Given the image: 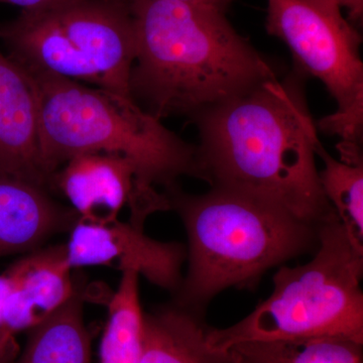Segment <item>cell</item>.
<instances>
[{
    "instance_id": "7a4b0ae2",
    "label": "cell",
    "mask_w": 363,
    "mask_h": 363,
    "mask_svg": "<svg viewBox=\"0 0 363 363\" xmlns=\"http://www.w3.org/2000/svg\"><path fill=\"white\" fill-rule=\"evenodd\" d=\"M136 52L133 100L157 118H189L274 77L225 13L185 2L130 0Z\"/></svg>"
},
{
    "instance_id": "ba28073f",
    "label": "cell",
    "mask_w": 363,
    "mask_h": 363,
    "mask_svg": "<svg viewBox=\"0 0 363 363\" xmlns=\"http://www.w3.org/2000/svg\"><path fill=\"white\" fill-rule=\"evenodd\" d=\"M50 189L61 193L82 220H114L130 207V218L145 223L150 214L169 210L166 193L145 185L135 164L118 155L72 157L55 172Z\"/></svg>"
},
{
    "instance_id": "30bf717a",
    "label": "cell",
    "mask_w": 363,
    "mask_h": 363,
    "mask_svg": "<svg viewBox=\"0 0 363 363\" xmlns=\"http://www.w3.org/2000/svg\"><path fill=\"white\" fill-rule=\"evenodd\" d=\"M78 215L42 184L0 169V259L35 252L68 233Z\"/></svg>"
},
{
    "instance_id": "3957f363",
    "label": "cell",
    "mask_w": 363,
    "mask_h": 363,
    "mask_svg": "<svg viewBox=\"0 0 363 363\" xmlns=\"http://www.w3.org/2000/svg\"><path fill=\"white\" fill-rule=\"evenodd\" d=\"M188 236L187 274L176 304L198 313L222 291L253 289L264 272L317 247L318 227L255 198L211 188L164 191Z\"/></svg>"
},
{
    "instance_id": "5b68a950",
    "label": "cell",
    "mask_w": 363,
    "mask_h": 363,
    "mask_svg": "<svg viewBox=\"0 0 363 363\" xmlns=\"http://www.w3.org/2000/svg\"><path fill=\"white\" fill-rule=\"evenodd\" d=\"M363 253L348 240L338 219L318 226L317 252L307 264L281 267L274 292L245 319L209 329L219 352L259 341L341 336L363 343Z\"/></svg>"
},
{
    "instance_id": "ac0fdd59",
    "label": "cell",
    "mask_w": 363,
    "mask_h": 363,
    "mask_svg": "<svg viewBox=\"0 0 363 363\" xmlns=\"http://www.w3.org/2000/svg\"><path fill=\"white\" fill-rule=\"evenodd\" d=\"M69 1L71 0H0V4L21 7V11H40Z\"/></svg>"
},
{
    "instance_id": "6da1fadb",
    "label": "cell",
    "mask_w": 363,
    "mask_h": 363,
    "mask_svg": "<svg viewBox=\"0 0 363 363\" xmlns=\"http://www.w3.org/2000/svg\"><path fill=\"white\" fill-rule=\"evenodd\" d=\"M200 179L319 226L338 219L319 178L317 128L300 86L274 77L191 117Z\"/></svg>"
},
{
    "instance_id": "277c9868",
    "label": "cell",
    "mask_w": 363,
    "mask_h": 363,
    "mask_svg": "<svg viewBox=\"0 0 363 363\" xmlns=\"http://www.w3.org/2000/svg\"><path fill=\"white\" fill-rule=\"evenodd\" d=\"M28 75L37 98L40 162L49 185L72 157L93 152L130 160L150 187H173L183 176L200 179L197 147L133 98L55 76Z\"/></svg>"
},
{
    "instance_id": "d6986e66",
    "label": "cell",
    "mask_w": 363,
    "mask_h": 363,
    "mask_svg": "<svg viewBox=\"0 0 363 363\" xmlns=\"http://www.w3.org/2000/svg\"><path fill=\"white\" fill-rule=\"evenodd\" d=\"M20 350L16 336L0 337V363H13Z\"/></svg>"
},
{
    "instance_id": "5bb4252c",
    "label": "cell",
    "mask_w": 363,
    "mask_h": 363,
    "mask_svg": "<svg viewBox=\"0 0 363 363\" xmlns=\"http://www.w3.org/2000/svg\"><path fill=\"white\" fill-rule=\"evenodd\" d=\"M85 290L75 293L57 311L26 331L25 346L13 363H91V339L83 304Z\"/></svg>"
},
{
    "instance_id": "4fadbf2b",
    "label": "cell",
    "mask_w": 363,
    "mask_h": 363,
    "mask_svg": "<svg viewBox=\"0 0 363 363\" xmlns=\"http://www.w3.org/2000/svg\"><path fill=\"white\" fill-rule=\"evenodd\" d=\"M207 331L198 313L176 303L147 313L140 363H229V352L210 347Z\"/></svg>"
},
{
    "instance_id": "7402d4cb",
    "label": "cell",
    "mask_w": 363,
    "mask_h": 363,
    "mask_svg": "<svg viewBox=\"0 0 363 363\" xmlns=\"http://www.w3.org/2000/svg\"><path fill=\"white\" fill-rule=\"evenodd\" d=\"M229 363H245L241 359L238 353L234 352L233 350H229Z\"/></svg>"
},
{
    "instance_id": "8fae6325",
    "label": "cell",
    "mask_w": 363,
    "mask_h": 363,
    "mask_svg": "<svg viewBox=\"0 0 363 363\" xmlns=\"http://www.w3.org/2000/svg\"><path fill=\"white\" fill-rule=\"evenodd\" d=\"M6 269L11 279L6 330L13 336L30 330L57 311L78 286L72 276L65 245L21 255Z\"/></svg>"
},
{
    "instance_id": "2e32d148",
    "label": "cell",
    "mask_w": 363,
    "mask_h": 363,
    "mask_svg": "<svg viewBox=\"0 0 363 363\" xmlns=\"http://www.w3.org/2000/svg\"><path fill=\"white\" fill-rule=\"evenodd\" d=\"M362 344L341 336L259 341L233 346L245 363H363Z\"/></svg>"
},
{
    "instance_id": "7c38bea8",
    "label": "cell",
    "mask_w": 363,
    "mask_h": 363,
    "mask_svg": "<svg viewBox=\"0 0 363 363\" xmlns=\"http://www.w3.org/2000/svg\"><path fill=\"white\" fill-rule=\"evenodd\" d=\"M0 169L50 189L40 162L39 113L32 80L1 51Z\"/></svg>"
},
{
    "instance_id": "44dd1931",
    "label": "cell",
    "mask_w": 363,
    "mask_h": 363,
    "mask_svg": "<svg viewBox=\"0 0 363 363\" xmlns=\"http://www.w3.org/2000/svg\"><path fill=\"white\" fill-rule=\"evenodd\" d=\"M159 1L185 2V4H197V6L213 7L223 13H226L231 4V0H159Z\"/></svg>"
},
{
    "instance_id": "9c48e42d",
    "label": "cell",
    "mask_w": 363,
    "mask_h": 363,
    "mask_svg": "<svg viewBox=\"0 0 363 363\" xmlns=\"http://www.w3.org/2000/svg\"><path fill=\"white\" fill-rule=\"evenodd\" d=\"M65 247L72 269L108 267L121 272H135L175 293L187 259L185 245L152 240L145 233L143 223L130 218L104 222L78 218L69 231Z\"/></svg>"
},
{
    "instance_id": "52a82bcc",
    "label": "cell",
    "mask_w": 363,
    "mask_h": 363,
    "mask_svg": "<svg viewBox=\"0 0 363 363\" xmlns=\"http://www.w3.org/2000/svg\"><path fill=\"white\" fill-rule=\"evenodd\" d=\"M267 32L283 40L303 73L319 79L338 104L318 128L341 145H360L363 128L362 35L333 0H267Z\"/></svg>"
},
{
    "instance_id": "ffe728a7",
    "label": "cell",
    "mask_w": 363,
    "mask_h": 363,
    "mask_svg": "<svg viewBox=\"0 0 363 363\" xmlns=\"http://www.w3.org/2000/svg\"><path fill=\"white\" fill-rule=\"evenodd\" d=\"M340 7H345L348 11L350 20L362 21L363 14V0H333Z\"/></svg>"
},
{
    "instance_id": "e0dca14e",
    "label": "cell",
    "mask_w": 363,
    "mask_h": 363,
    "mask_svg": "<svg viewBox=\"0 0 363 363\" xmlns=\"http://www.w3.org/2000/svg\"><path fill=\"white\" fill-rule=\"evenodd\" d=\"M316 155L323 161L319 172L325 197L333 207L352 247L363 253V160L336 161L318 145Z\"/></svg>"
},
{
    "instance_id": "8992f818",
    "label": "cell",
    "mask_w": 363,
    "mask_h": 363,
    "mask_svg": "<svg viewBox=\"0 0 363 363\" xmlns=\"http://www.w3.org/2000/svg\"><path fill=\"white\" fill-rule=\"evenodd\" d=\"M7 56L26 73L48 75L130 97L135 23L130 0H71L21 11L0 26Z\"/></svg>"
},
{
    "instance_id": "9a60e30c",
    "label": "cell",
    "mask_w": 363,
    "mask_h": 363,
    "mask_svg": "<svg viewBox=\"0 0 363 363\" xmlns=\"http://www.w3.org/2000/svg\"><path fill=\"white\" fill-rule=\"evenodd\" d=\"M138 276L124 272L108 303V317L100 344V363H140L143 319Z\"/></svg>"
}]
</instances>
